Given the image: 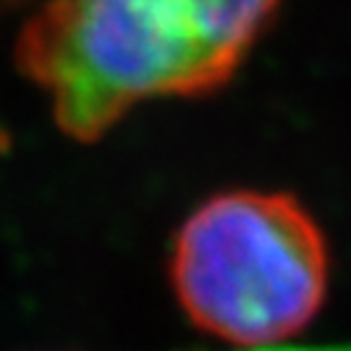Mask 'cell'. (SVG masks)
<instances>
[{"instance_id": "6da1fadb", "label": "cell", "mask_w": 351, "mask_h": 351, "mask_svg": "<svg viewBox=\"0 0 351 351\" xmlns=\"http://www.w3.org/2000/svg\"><path fill=\"white\" fill-rule=\"evenodd\" d=\"M280 3L50 0L17 42V66L50 92L66 136L97 141L144 100L221 89Z\"/></svg>"}, {"instance_id": "7a4b0ae2", "label": "cell", "mask_w": 351, "mask_h": 351, "mask_svg": "<svg viewBox=\"0 0 351 351\" xmlns=\"http://www.w3.org/2000/svg\"><path fill=\"white\" fill-rule=\"evenodd\" d=\"M171 288L186 315L235 346H271L321 310L329 249L291 194L227 191L199 205L171 249Z\"/></svg>"}, {"instance_id": "3957f363", "label": "cell", "mask_w": 351, "mask_h": 351, "mask_svg": "<svg viewBox=\"0 0 351 351\" xmlns=\"http://www.w3.org/2000/svg\"><path fill=\"white\" fill-rule=\"evenodd\" d=\"M263 351H351V346H318V348H263Z\"/></svg>"}]
</instances>
